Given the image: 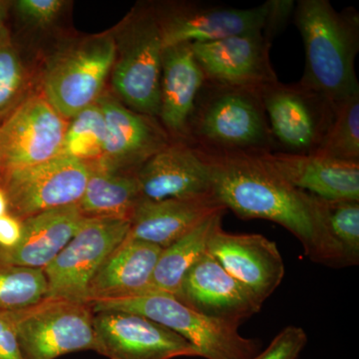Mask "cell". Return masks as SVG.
<instances>
[{
    "instance_id": "obj_35",
    "label": "cell",
    "mask_w": 359,
    "mask_h": 359,
    "mask_svg": "<svg viewBox=\"0 0 359 359\" xmlns=\"http://www.w3.org/2000/svg\"><path fill=\"white\" fill-rule=\"evenodd\" d=\"M23 233V221L11 212L0 217V250L13 249L20 244Z\"/></svg>"
},
{
    "instance_id": "obj_8",
    "label": "cell",
    "mask_w": 359,
    "mask_h": 359,
    "mask_svg": "<svg viewBox=\"0 0 359 359\" xmlns=\"http://www.w3.org/2000/svg\"><path fill=\"white\" fill-rule=\"evenodd\" d=\"M276 151L313 154L334 118L335 107L297 82L280 81L261 90Z\"/></svg>"
},
{
    "instance_id": "obj_36",
    "label": "cell",
    "mask_w": 359,
    "mask_h": 359,
    "mask_svg": "<svg viewBox=\"0 0 359 359\" xmlns=\"http://www.w3.org/2000/svg\"><path fill=\"white\" fill-rule=\"evenodd\" d=\"M11 2L0 0V48L11 43L8 29H7V16H8Z\"/></svg>"
},
{
    "instance_id": "obj_28",
    "label": "cell",
    "mask_w": 359,
    "mask_h": 359,
    "mask_svg": "<svg viewBox=\"0 0 359 359\" xmlns=\"http://www.w3.org/2000/svg\"><path fill=\"white\" fill-rule=\"evenodd\" d=\"M46 294L43 271L0 261V311L27 308L41 301Z\"/></svg>"
},
{
    "instance_id": "obj_29",
    "label": "cell",
    "mask_w": 359,
    "mask_h": 359,
    "mask_svg": "<svg viewBox=\"0 0 359 359\" xmlns=\"http://www.w3.org/2000/svg\"><path fill=\"white\" fill-rule=\"evenodd\" d=\"M325 214L330 230L346 257L347 266L359 261V202L325 201Z\"/></svg>"
},
{
    "instance_id": "obj_27",
    "label": "cell",
    "mask_w": 359,
    "mask_h": 359,
    "mask_svg": "<svg viewBox=\"0 0 359 359\" xmlns=\"http://www.w3.org/2000/svg\"><path fill=\"white\" fill-rule=\"evenodd\" d=\"M313 154L359 162V94L337 106L327 133Z\"/></svg>"
},
{
    "instance_id": "obj_4",
    "label": "cell",
    "mask_w": 359,
    "mask_h": 359,
    "mask_svg": "<svg viewBox=\"0 0 359 359\" xmlns=\"http://www.w3.org/2000/svg\"><path fill=\"white\" fill-rule=\"evenodd\" d=\"M91 306L94 313L126 311L154 320L190 342L200 358L252 359L259 354L257 342L238 334L237 325L208 318L189 308L173 295L151 294L96 302Z\"/></svg>"
},
{
    "instance_id": "obj_1",
    "label": "cell",
    "mask_w": 359,
    "mask_h": 359,
    "mask_svg": "<svg viewBox=\"0 0 359 359\" xmlns=\"http://www.w3.org/2000/svg\"><path fill=\"white\" fill-rule=\"evenodd\" d=\"M199 152L209 167L212 192L226 210L243 219L280 224L302 243L314 263L347 266L328 226L325 200L290 185L256 153Z\"/></svg>"
},
{
    "instance_id": "obj_18",
    "label": "cell",
    "mask_w": 359,
    "mask_h": 359,
    "mask_svg": "<svg viewBox=\"0 0 359 359\" xmlns=\"http://www.w3.org/2000/svg\"><path fill=\"white\" fill-rule=\"evenodd\" d=\"M135 175L142 196L150 201L212 193L207 163L199 151L185 141H170Z\"/></svg>"
},
{
    "instance_id": "obj_37",
    "label": "cell",
    "mask_w": 359,
    "mask_h": 359,
    "mask_svg": "<svg viewBox=\"0 0 359 359\" xmlns=\"http://www.w3.org/2000/svg\"><path fill=\"white\" fill-rule=\"evenodd\" d=\"M9 212L8 199L6 191L0 186V217Z\"/></svg>"
},
{
    "instance_id": "obj_26",
    "label": "cell",
    "mask_w": 359,
    "mask_h": 359,
    "mask_svg": "<svg viewBox=\"0 0 359 359\" xmlns=\"http://www.w3.org/2000/svg\"><path fill=\"white\" fill-rule=\"evenodd\" d=\"M106 124L98 104L78 113L68 123L61 155L86 163L102 158L106 141Z\"/></svg>"
},
{
    "instance_id": "obj_33",
    "label": "cell",
    "mask_w": 359,
    "mask_h": 359,
    "mask_svg": "<svg viewBox=\"0 0 359 359\" xmlns=\"http://www.w3.org/2000/svg\"><path fill=\"white\" fill-rule=\"evenodd\" d=\"M266 18L262 30L264 39L273 44V39L287 27L294 16L295 2L292 0H269L264 2Z\"/></svg>"
},
{
    "instance_id": "obj_2",
    "label": "cell",
    "mask_w": 359,
    "mask_h": 359,
    "mask_svg": "<svg viewBox=\"0 0 359 359\" xmlns=\"http://www.w3.org/2000/svg\"><path fill=\"white\" fill-rule=\"evenodd\" d=\"M292 20L301 33L306 53L299 83L335 108L358 95V11L354 7L337 11L328 0H299L295 2Z\"/></svg>"
},
{
    "instance_id": "obj_7",
    "label": "cell",
    "mask_w": 359,
    "mask_h": 359,
    "mask_svg": "<svg viewBox=\"0 0 359 359\" xmlns=\"http://www.w3.org/2000/svg\"><path fill=\"white\" fill-rule=\"evenodd\" d=\"M117 43L109 35L90 37L57 54L42 81V95L65 119L95 104L115 63Z\"/></svg>"
},
{
    "instance_id": "obj_11",
    "label": "cell",
    "mask_w": 359,
    "mask_h": 359,
    "mask_svg": "<svg viewBox=\"0 0 359 359\" xmlns=\"http://www.w3.org/2000/svg\"><path fill=\"white\" fill-rule=\"evenodd\" d=\"M90 163L59 155L53 159L0 178L9 212L25 221L40 212L75 205L88 181Z\"/></svg>"
},
{
    "instance_id": "obj_22",
    "label": "cell",
    "mask_w": 359,
    "mask_h": 359,
    "mask_svg": "<svg viewBox=\"0 0 359 359\" xmlns=\"http://www.w3.org/2000/svg\"><path fill=\"white\" fill-rule=\"evenodd\" d=\"M161 250L157 245L125 238L92 278L86 302L92 304L150 294L151 280Z\"/></svg>"
},
{
    "instance_id": "obj_23",
    "label": "cell",
    "mask_w": 359,
    "mask_h": 359,
    "mask_svg": "<svg viewBox=\"0 0 359 359\" xmlns=\"http://www.w3.org/2000/svg\"><path fill=\"white\" fill-rule=\"evenodd\" d=\"M89 219L77 205L40 212L23 221L20 244L0 250V261L14 266L43 271L69 244Z\"/></svg>"
},
{
    "instance_id": "obj_16",
    "label": "cell",
    "mask_w": 359,
    "mask_h": 359,
    "mask_svg": "<svg viewBox=\"0 0 359 359\" xmlns=\"http://www.w3.org/2000/svg\"><path fill=\"white\" fill-rule=\"evenodd\" d=\"M106 124V141L100 166L112 171L136 173L171 139L153 117L128 109L117 99L101 95L96 102Z\"/></svg>"
},
{
    "instance_id": "obj_14",
    "label": "cell",
    "mask_w": 359,
    "mask_h": 359,
    "mask_svg": "<svg viewBox=\"0 0 359 359\" xmlns=\"http://www.w3.org/2000/svg\"><path fill=\"white\" fill-rule=\"evenodd\" d=\"M165 47L204 43L262 32L266 18L264 4L254 8H235L207 2L173 4L165 11H154Z\"/></svg>"
},
{
    "instance_id": "obj_13",
    "label": "cell",
    "mask_w": 359,
    "mask_h": 359,
    "mask_svg": "<svg viewBox=\"0 0 359 359\" xmlns=\"http://www.w3.org/2000/svg\"><path fill=\"white\" fill-rule=\"evenodd\" d=\"M191 46L210 83L261 91L278 81L269 57L271 43L262 32Z\"/></svg>"
},
{
    "instance_id": "obj_3",
    "label": "cell",
    "mask_w": 359,
    "mask_h": 359,
    "mask_svg": "<svg viewBox=\"0 0 359 359\" xmlns=\"http://www.w3.org/2000/svg\"><path fill=\"white\" fill-rule=\"evenodd\" d=\"M186 142L207 154L276 151L261 91L205 81Z\"/></svg>"
},
{
    "instance_id": "obj_21",
    "label": "cell",
    "mask_w": 359,
    "mask_h": 359,
    "mask_svg": "<svg viewBox=\"0 0 359 359\" xmlns=\"http://www.w3.org/2000/svg\"><path fill=\"white\" fill-rule=\"evenodd\" d=\"M223 211L228 210L212 193L162 201L143 198L130 222L127 238L165 249L205 219Z\"/></svg>"
},
{
    "instance_id": "obj_19",
    "label": "cell",
    "mask_w": 359,
    "mask_h": 359,
    "mask_svg": "<svg viewBox=\"0 0 359 359\" xmlns=\"http://www.w3.org/2000/svg\"><path fill=\"white\" fill-rule=\"evenodd\" d=\"M256 154L299 190L325 201L359 202V162L280 151Z\"/></svg>"
},
{
    "instance_id": "obj_31",
    "label": "cell",
    "mask_w": 359,
    "mask_h": 359,
    "mask_svg": "<svg viewBox=\"0 0 359 359\" xmlns=\"http://www.w3.org/2000/svg\"><path fill=\"white\" fill-rule=\"evenodd\" d=\"M306 344V332L302 327L289 325L276 335L266 351L252 359H299Z\"/></svg>"
},
{
    "instance_id": "obj_15",
    "label": "cell",
    "mask_w": 359,
    "mask_h": 359,
    "mask_svg": "<svg viewBox=\"0 0 359 359\" xmlns=\"http://www.w3.org/2000/svg\"><path fill=\"white\" fill-rule=\"evenodd\" d=\"M208 252L262 304L283 282L285 264L275 242L259 233H212Z\"/></svg>"
},
{
    "instance_id": "obj_17",
    "label": "cell",
    "mask_w": 359,
    "mask_h": 359,
    "mask_svg": "<svg viewBox=\"0 0 359 359\" xmlns=\"http://www.w3.org/2000/svg\"><path fill=\"white\" fill-rule=\"evenodd\" d=\"M176 297L208 318L237 327L263 306L208 252L189 269Z\"/></svg>"
},
{
    "instance_id": "obj_12",
    "label": "cell",
    "mask_w": 359,
    "mask_h": 359,
    "mask_svg": "<svg viewBox=\"0 0 359 359\" xmlns=\"http://www.w3.org/2000/svg\"><path fill=\"white\" fill-rule=\"evenodd\" d=\"M97 353L109 359L200 358L195 347L173 330L132 313H94Z\"/></svg>"
},
{
    "instance_id": "obj_34",
    "label": "cell",
    "mask_w": 359,
    "mask_h": 359,
    "mask_svg": "<svg viewBox=\"0 0 359 359\" xmlns=\"http://www.w3.org/2000/svg\"><path fill=\"white\" fill-rule=\"evenodd\" d=\"M0 359H25L8 311H0Z\"/></svg>"
},
{
    "instance_id": "obj_6",
    "label": "cell",
    "mask_w": 359,
    "mask_h": 359,
    "mask_svg": "<svg viewBox=\"0 0 359 359\" xmlns=\"http://www.w3.org/2000/svg\"><path fill=\"white\" fill-rule=\"evenodd\" d=\"M124 28L116 42L113 88L132 110L157 118L164 45L154 9L135 13Z\"/></svg>"
},
{
    "instance_id": "obj_20",
    "label": "cell",
    "mask_w": 359,
    "mask_h": 359,
    "mask_svg": "<svg viewBox=\"0 0 359 359\" xmlns=\"http://www.w3.org/2000/svg\"><path fill=\"white\" fill-rule=\"evenodd\" d=\"M205 83L204 72L190 43L165 47L158 118L171 140L186 142L196 102Z\"/></svg>"
},
{
    "instance_id": "obj_9",
    "label": "cell",
    "mask_w": 359,
    "mask_h": 359,
    "mask_svg": "<svg viewBox=\"0 0 359 359\" xmlns=\"http://www.w3.org/2000/svg\"><path fill=\"white\" fill-rule=\"evenodd\" d=\"M67 126L43 95L26 97L0 121V178L61 155Z\"/></svg>"
},
{
    "instance_id": "obj_10",
    "label": "cell",
    "mask_w": 359,
    "mask_h": 359,
    "mask_svg": "<svg viewBox=\"0 0 359 359\" xmlns=\"http://www.w3.org/2000/svg\"><path fill=\"white\" fill-rule=\"evenodd\" d=\"M130 222L89 219L87 223L43 269L45 297L86 302L89 283L104 261L128 236Z\"/></svg>"
},
{
    "instance_id": "obj_24",
    "label": "cell",
    "mask_w": 359,
    "mask_h": 359,
    "mask_svg": "<svg viewBox=\"0 0 359 359\" xmlns=\"http://www.w3.org/2000/svg\"><path fill=\"white\" fill-rule=\"evenodd\" d=\"M88 181L77 205L87 219L131 222L142 196L135 173L112 171L90 163Z\"/></svg>"
},
{
    "instance_id": "obj_30",
    "label": "cell",
    "mask_w": 359,
    "mask_h": 359,
    "mask_svg": "<svg viewBox=\"0 0 359 359\" xmlns=\"http://www.w3.org/2000/svg\"><path fill=\"white\" fill-rule=\"evenodd\" d=\"M27 71L20 53L11 45L0 48V121L26 98Z\"/></svg>"
},
{
    "instance_id": "obj_32",
    "label": "cell",
    "mask_w": 359,
    "mask_h": 359,
    "mask_svg": "<svg viewBox=\"0 0 359 359\" xmlns=\"http://www.w3.org/2000/svg\"><path fill=\"white\" fill-rule=\"evenodd\" d=\"M14 8L25 22L34 26H46L53 22L65 6L62 0H18Z\"/></svg>"
},
{
    "instance_id": "obj_25",
    "label": "cell",
    "mask_w": 359,
    "mask_h": 359,
    "mask_svg": "<svg viewBox=\"0 0 359 359\" xmlns=\"http://www.w3.org/2000/svg\"><path fill=\"white\" fill-rule=\"evenodd\" d=\"M224 212L212 215L174 244L161 250L151 280V294L177 297L189 269L208 252L210 238L221 228Z\"/></svg>"
},
{
    "instance_id": "obj_5",
    "label": "cell",
    "mask_w": 359,
    "mask_h": 359,
    "mask_svg": "<svg viewBox=\"0 0 359 359\" xmlns=\"http://www.w3.org/2000/svg\"><path fill=\"white\" fill-rule=\"evenodd\" d=\"M25 359H55L94 351V311L88 302L44 297L8 311Z\"/></svg>"
}]
</instances>
